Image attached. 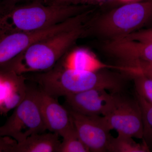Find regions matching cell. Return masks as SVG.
<instances>
[{
  "instance_id": "6da1fadb",
  "label": "cell",
  "mask_w": 152,
  "mask_h": 152,
  "mask_svg": "<svg viewBox=\"0 0 152 152\" xmlns=\"http://www.w3.org/2000/svg\"><path fill=\"white\" fill-rule=\"evenodd\" d=\"M92 9L90 4L52 5L39 3L0 5V36L46 28Z\"/></svg>"
},
{
  "instance_id": "7a4b0ae2",
  "label": "cell",
  "mask_w": 152,
  "mask_h": 152,
  "mask_svg": "<svg viewBox=\"0 0 152 152\" xmlns=\"http://www.w3.org/2000/svg\"><path fill=\"white\" fill-rule=\"evenodd\" d=\"M84 33L83 24L40 40L0 66V69L19 76L49 70L83 38Z\"/></svg>"
},
{
  "instance_id": "3957f363",
  "label": "cell",
  "mask_w": 152,
  "mask_h": 152,
  "mask_svg": "<svg viewBox=\"0 0 152 152\" xmlns=\"http://www.w3.org/2000/svg\"><path fill=\"white\" fill-rule=\"evenodd\" d=\"M152 19V0L129 3L90 18L84 24L83 37L95 35L107 40L115 39L140 30Z\"/></svg>"
},
{
  "instance_id": "277c9868",
  "label": "cell",
  "mask_w": 152,
  "mask_h": 152,
  "mask_svg": "<svg viewBox=\"0 0 152 152\" xmlns=\"http://www.w3.org/2000/svg\"><path fill=\"white\" fill-rule=\"evenodd\" d=\"M47 130L39 106L37 88L29 87L13 113L0 126V135L10 137L19 143Z\"/></svg>"
},
{
  "instance_id": "5b68a950",
  "label": "cell",
  "mask_w": 152,
  "mask_h": 152,
  "mask_svg": "<svg viewBox=\"0 0 152 152\" xmlns=\"http://www.w3.org/2000/svg\"><path fill=\"white\" fill-rule=\"evenodd\" d=\"M103 116L112 130L137 139H142L143 122L137 100L122 94L113 93L108 107Z\"/></svg>"
},
{
  "instance_id": "8992f818",
  "label": "cell",
  "mask_w": 152,
  "mask_h": 152,
  "mask_svg": "<svg viewBox=\"0 0 152 152\" xmlns=\"http://www.w3.org/2000/svg\"><path fill=\"white\" fill-rule=\"evenodd\" d=\"M79 137L90 152H107L112 130L103 116H88L69 110Z\"/></svg>"
},
{
  "instance_id": "52a82bcc",
  "label": "cell",
  "mask_w": 152,
  "mask_h": 152,
  "mask_svg": "<svg viewBox=\"0 0 152 152\" xmlns=\"http://www.w3.org/2000/svg\"><path fill=\"white\" fill-rule=\"evenodd\" d=\"M39 106L47 129L62 137L75 129L69 109L66 108L56 98L37 88Z\"/></svg>"
},
{
  "instance_id": "ba28073f",
  "label": "cell",
  "mask_w": 152,
  "mask_h": 152,
  "mask_svg": "<svg viewBox=\"0 0 152 152\" xmlns=\"http://www.w3.org/2000/svg\"><path fill=\"white\" fill-rule=\"evenodd\" d=\"M94 89L65 97L68 109L88 116H103L108 107L113 93Z\"/></svg>"
},
{
  "instance_id": "9c48e42d",
  "label": "cell",
  "mask_w": 152,
  "mask_h": 152,
  "mask_svg": "<svg viewBox=\"0 0 152 152\" xmlns=\"http://www.w3.org/2000/svg\"><path fill=\"white\" fill-rule=\"evenodd\" d=\"M104 51L121 62L134 61L152 62V43L131 40L124 38L107 40Z\"/></svg>"
},
{
  "instance_id": "30bf717a",
  "label": "cell",
  "mask_w": 152,
  "mask_h": 152,
  "mask_svg": "<svg viewBox=\"0 0 152 152\" xmlns=\"http://www.w3.org/2000/svg\"><path fill=\"white\" fill-rule=\"evenodd\" d=\"M46 29L0 36V66L20 54L31 45L47 37Z\"/></svg>"
},
{
  "instance_id": "8fae6325",
  "label": "cell",
  "mask_w": 152,
  "mask_h": 152,
  "mask_svg": "<svg viewBox=\"0 0 152 152\" xmlns=\"http://www.w3.org/2000/svg\"><path fill=\"white\" fill-rule=\"evenodd\" d=\"M57 133H39L17 143L15 152H59L61 142Z\"/></svg>"
},
{
  "instance_id": "7c38bea8",
  "label": "cell",
  "mask_w": 152,
  "mask_h": 152,
  "mask_svg": "<svg viewBox=\"0 0 152 152\" xmlns=\"http://www.w3.org/2000/svg\"><path fill=\"white\" fill-rule=\"evenodd\" d=\"M150 150L143 141L142 143L136 142L132 137L118 134L116 137H112L107 148V152H148Z\"/></svg>"
},
{
  "instance_id": "4fadbf2b",
  "label": "cell",
  "mask_w": 152,
  "mask_h": 152,
  "mask_svg": "<svg viewBox=\"0 0 152 152\" xmlns=\"http://www.w3.org/2000/svg\"><path fill=\"white\" fill-rule=\"evenodd\" d=\"M141 110L143 122V141L152 150V105L136 94Z\"/></svg>"
},
{
  "instance_id": "5bb4252c",
  "label": "cell",
  "mask_w": 152,
  "mask_h": 152,
  "mask_svg": "<svg viewBox=\"0 0 152 152\" xmlns=\"http://www.w3.org/2000/svg\"><path fill=\"white\" fill-rule=\"evenodd\" d=\"M134 81L136 94L152 105V79L139 73L126 74Z\"/></svg>"
},
{
  "instance_id": "9a60e30c",
  "label": "cell",
  "mask_w": 152,
  "mask_h": 152,
  "mask_svg": "<svg viewBox=\"0 0 152 152\" xmlns=\"http://www.w3.org/2000/svg\"><path fill=\"white\" fill-rule=\"evenodd\" d=\"M59 152H90L86 146L79 137L75 128L62 137Z\"/></svg>"
},
{
  "instance_id": "2e32d148",
  "label": "cell",
  "mask_w": 152,
  "mask_h": 152,
  "mask_svg": "<svg viewBox=\"0 0 152 152\" xmlns=\"http://www.w3.org/2000/svg\"><path fill=\"white\" fill-rule=\"evenodd\" d=\"M120 66V70L125 74H141L152 79V62L131 61L121 63Z\"/></svg>"
},
{
  "instance_id": "e0dca14e",
  "label": "cell",
  "mask_w": 152,
  "mask_h": 152,
  "mask_svg": "<svg viewBox=\"0 0 152 152\" xmlns=\"http://www.w3.org/2000/svg\"><path fill=\"white\" fill-rule=\"evenodd\" d=\"M121 38L152 43V28L138 30Z\"/></svg>"
},
{
  "instance_id": "ac0fdd59",
  "label": "cell",
  "mask_w": 152,
  "mask_h": 152,
  "mask_svg": "<svg viewBox=\"0 0 152 152\" xmlns=\"http://www.w3.org/2000/svg\"><path fill=\"white\" fill-rule=\"evenodd\" d=\"M16 143L12 138L0 135V152H12Z\"/></svg>"
},
{
  "instance_id": "d6986e66",
  "label": "cell",
  "mask_w": 152,
  "mask_h": 152,
  "mask_svg": "<svg viewBox=\"0 0 152 152\" xmlns=\"http://www.w3.org/2000/svg\"><path fill=\"white\" fill-rule=\"evenodd\" d=\"M46 0H0V5L9 7L18 4L39 3L45 4Z\"/></svg>"
},
{
  "instance_id": "ffe728a7",
  "label": "cell",
  "mask_w": 152,
  "mask_h": 152,
  "mask_svg": "<svg viewBox=\"0 0 152 152\" xmlns=\"http://www.w3.org/2000/svg\"><path fill=\"white\" fill-rule=\"evenodd\" d=\"M85 0H46L45 4L52 5H69L83 4Z\"/></svg>"
}]
</instances>
